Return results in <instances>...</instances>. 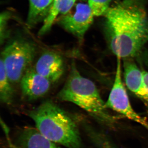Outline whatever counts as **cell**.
Listing matches in <instances>:
<instances>
[{
  "mask_svg": "<svg viewBox=\"0 0 148 148\" xmlns=\"http://www.w3.org/2000/svg\"><path fill=\"white\" fill-rule=\"evenodd\" d=\"M12 148H61L42 136L36 127L24 126L15 131Z\"/></svg>",
  "mask_w": 148,
  "mask_h": 148,
  "instance_id": "cell-8",
  "label": "cell"
},
{
  "mask_svg": "<svg viewBox=\"0 0 148 148\" xmlns=\"http://www.w3.org/2000/svg\"><path fill=\"white\" fill-rule=\"evenodd\" d=\"M77 0H54L47 16L43 21L42 27L38 34H45L51 29L56 19L64 16L74 6Z\"/></svg>",
  "mask_w": 148,
  "mask_h": 148,
  "instance_id": "cell-11",
  "label": "cell"
},
{
  "mask_svg": "<svg viewBox=\"0 0 148 148\" xmlns=\"http://www.w3.org/2000/svg\"><path fill=\"white\" fill-rule=\"evenodd\" d=\"M143 71L144 83H145V85L148 92V72L146 71ZM145 105L148 109V98L147 100Z\"/></svg>",
  "mask_w": 148,
  "mask_h": 148,
  "instance_id": "cell-16",
  "label": "cell"
},
{
  "mask_svg": "<svg viewBox=\"0 0 148 148\" xmlns=\"http://www.w3.org/2000/svg\"><path fill=\"white\" fill-rule=\"evenodd\" d=\"M121 59L117 57L114 80L108 98L106 102V107L127 119L137 123L148 131V122L134 110L130 101L122 79Z\"/></svg>",
  "mask_w": 148,
  "mask_h": 148,
  "instance_id": "cell-5",
  "label": "cell"
},
{
  "mask_svg": "<svg viewBox=\"0 0 148 148\" xmlns=\"http://www.w3.org/2000/svg\"><path fill=\"white\" fill-rule=\"evenodd\" d=\"M36 45L32 41L17 37L8 43L1 53L6 72L12 84L20 82L36 54Z\"/></svg>",
  "mask_w": 148,
  "mask_h": 148,
  "instance_id": "cell-4",
  "label": "cell"
},
{
  "mask_svg": "<svg viewBox=\"0 0 148 148\" xmlns=\"http://www.w3.org/2000/svg\"><path fill=\"white\" fill-rule=\"evenodd\" d=\"M20 82L22 97L29 102L36 101L45 96L52 84L32 67L24 74Z\"/></svg>",
  "mask_w": 148,
  "mask_h": 148,
  "instance_id": "cell-7",
  "label": "cell"
},
{
  "mask_svg": "<svg viewBox=\"0 0 148 148\" xmlns=\"http://www.w3.org/2000/svg\"><path fill=\"white\" fill-rule=\"evenodd\" d=\"M123 75L127 88L145 104L148 98L143 71L139 69L132 58L123 60Z\"/></svg>",
  "mask_w": 148,
  "mask_h": 148,
  "instance_id": "cell-10",
  "label": "cell"
},
{
  "mask_svg": "<svg viewBox=\"0 0 148 148\" xmlns=\"http://www.w3.org/2000/svg\"><path fill=\"white\" fill-rule=\"evenodd\" d=\"M111 0H88V4L94 16L105 15L110 8Z\"/></svg>",
  "mask_w": 148,
  "mask_h": 148,
  "instance_id": "cell-14",
  "label": "cell"
},
{
  "mask_svg": "<svg viewBox=\"0 0 148 148\" xmlns=\"http://www.w3.org/2000/svg\"><path fill=\"white\" fill-rule=\"evenodd\" d=\"M94 16L88 4L77 3L68 13L58 18V23L82 44L93 22Z\"/></svg>",
  "mask_w": 148,
  "mask_h": 148,
  "instance_id": "cell-6",
  "label": "cell"
},
{
  "mask_svg": "<svg viewBox=\"0 0 148 148\" xmlns=\"http://www.w3.org/2000/svg\"><path fill=\"white\" fill-rule=\"evenodd\" d=\"M103 148H119L114 142L107 143Z\"/></svg>",
  "mask_w": 148,
  "mask_h": 148,
  "instance_id": "cell-17",
  "label": "cell"
},
{
  "mask_svg": "<svg viewBox=\"0 0 148 148\" xmlns=\"http://www.w3.org/2000/svg\"><path fill=\"white\" fill-rule=\"evenodd\" d=\"M54 0H29V8L27 24L32 28L44 21Z\"/></svg>",
  "mask_w": 148,
  "mask_h": 148,
  "instance_id": "cell-12",
  "label": "cell"
},
{
  "mask_svg": "<svg viewBox=\"0 0 148 148\" xmlns=\"http://www.w3.org/2000/svg\"><path fill=\"white\" fill-rule=\"evenodd\" d=\"M109 48L117 57L132 58L148 43V18L138 4L125 1L110 7L105 15Z\"/></svg>",
  "mask_w": 148,
  "mask_h": 148,
  "instance_id": "cell-1",
  "label": "cell"
},
{
  "mask_svg": "<svg viewBox=\"0 0 148 148\" xmlns=\"http://www.w3.org/2000/svg\"><path fill=\"white\" fill-rule=\"evenodd\" d=\"M0 43L2 45L8 37L9 33L7 30V23L9 18H10V13L8 12H3L1 14L0 16Z\"/></svg>",
  "mask_w": 148,
  "mask_h": 148,
  "instance_id": "cell-15",
  "label": "cell"
},
{
  "mask_svg": "<svg viewBox=\"0 0 148 148\" xmlns=\"http://www.w3.org/2000/svg\"><path fill=\"white\" fill-rule=\"evenodd\" d=\"M56 98L59 101L78 106L105 127L110 129L116 127V118L109 112L97 86L81 74L74 60L71 63L66 82Z\"/></svg>",
  "mask_w": 148,
  "mask_h": 148,
  "instance_id": "cell-3",
  "label": "cell"
},
{
  "mask_svg": "<svg viewBox=\"0 0 148 148\" xmlns=\"http://www.w3.org/2000/svg\"><path fill=\"white\" fill-rule=\"evenodd\" d=\"M27 115L47 140L66 148H83L80 127L75 115L70 114L52 101H44Z\"/></svg>",
  "mask_w": 148,
  "mask_h": 148,
  "instance_id": "cell-2",
  "label": "cell"
},
{
  "mask_svg": "<svg viewBox=\"0 0 148 148\" xmlns=\"http://www.w3.org/2000/svg\"><path fill=\"white\" fill-rule=\"evenodd\" d=\"M34 68L37 73L53 83L58 81L64 75L65 64L59 53L48 51L41 54Z\"/></svg>",
  "mask_w": 148,
  "mask_h": 148,
  "instance_id": "cell-9",
  "label": "cell"
},
{
  "mask_svg": "<svg viewBox=\"0 0 148 148\" xmlns=\"http://www.w3.org/2000/svg\"><path fill=\"white\" fill-rule=\"evenodd\" d=\"M12 84L6 72L3 61L0 62V100L1 103L10 106L13 102L14 90Z\"/></svg>",
  "mask_w": 148,
  "mask_h": 148,
  "instance_id": "cell-13",
  "label": "cell"
}]
</instances>
